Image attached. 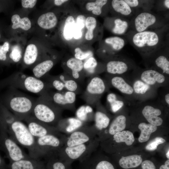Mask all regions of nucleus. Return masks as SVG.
Wrapping results in <instances>:
<instances>
[{
	"label": "nucleus",
	"instance_id": "0eeeda50",
	"mask_svg": "<svg viewBox=\"0 0 169 169\" xmlns=\"http://www.w3.org/2000/svg\"><path fill=\"white\" fill-rule=\"evenodd\" d=\"M7 84L12 89H19L41 95L47 92L50 87L39 79L22 73L11 75L6 80Z\"/></svg>",
	"mask_w": 169,
	"mask_h": 169
},
{
	"label": "nucleus",
	"instance_id": "680f3d73",
	"mask_svg": "<svg viewBox=\"0 0 169 169\" xmlns=\"http://www.w3.org/2000/svg\"><path fill=\"white\" fill-rule=\"evenodd\" d=\"M0 37H1V35H0Z\"/></svg>",
	"mask_w": 169,
	"mask_h": 169
},
{
	"label": "nucleus",
	"instance_id": "8fccbe9b",
	"mask_svg": "<svg viewBox=\"0 0 169 169\" xmlns=\"http://www.w3.org/2000/svg\"><path fill=\"white\" fill-rule=\"evenodd\" d=\"M86 17L84 15L80 14L75 18L76 25L79 28L83 31L85 29V23Z\"/></svg>",
	"mask_w": 169,
	"mask_h": 169
},
{
	"label": "nucleus",
	"instance_id": "3c124183",
	"mask_svg": "<svg viewBox=\"0 0 169 169\" xmlns=\"http://www.w3.org/2000/svg\"><path fill=\"white\" fill-rule=\"evenodd\" d=\"M9 44L5 42L3 45H0V60L5 61L7 59V53L9 51Z\"/></svg>",
	"mask_w": 169,
	"mask_h": 169
},
{
	"label": "nucleus",
	"instance_id": "4be33fe9",
	"mask_svg": "<svg viewBox=\"0 0 169 169\" xmlns=\"http://www.w3.org/2000/svg\"><path fill=\"white\" fill-rule=\"evenodd\" d=\"M109 11L112 13L113 16L129 20H131L136 14V11L131 8L124 0L110 1Z\"/></svg>",
	"mask_w": 169,
	"mask_h": 169
},
{
	"label": "nucleus",
	"instance_id": "9b49d317",
	"mask_svg": "<svg viewBox=\"0 0 169 169\" xmlns=\"http://www.w3.org/2000/svg\"><path fill=\"white\" fill-rule=\"evenodd\" d=\"M137 66L132 59L117 54L109 56L105 68L106 72L109 74L125 75L130 71H133Z\"/></svg>",
	"mask_w": 169,
	"mask_h": 169
},
{
	"label": "nucleus",
	"instance_id": "f257e3e1",
	"mask_svg": "<svg viewBox=\"0 0 169 169\" xmlns=\"http://www.w3.org/2000/svg\"><path fill=\"white\" fill-rule=\"evenodd\" d=\"M168 25L140 32L129 30L124 35L144 59L168 44Z\"/></svg>",
	"mask_w": 169,
	"mask_h": 169
},
{
	"label": "nucleus",
	"instance_id": "c9c22d12",
	"mask_svg": "<svg viewBox=\"0 0 169 169\" xmlns=\"http://www.w3.org/2000/svg\"><path fill=\"white\" fill-rule=\"evenodd\" d=\"M18 120L5 106H0V125L7 130L14 121Z\"/></svg>",
	"mask_w": 169,
	"mask_h": 169
},
{
	"label": "nucleus",
	"instance_id": "bb28decb",
	"mask_svg": "<svg viewBox=\"0 0 169 169\" xmlns=\"http://www.w3.org/2000/svg\"><path fill=\"white\" fill-rule=\"evenodd\" d=\"M110 1L96 0L87 2L84 5L86 11L95 16L105 15L109 11Z\"/></svg>",
	"mask_w": 169,
	"mask_h": 169
},
{
	"label": "nucleus",
	"instance_id": "39448f33",
	"mask_svg": "<svg viewBox=\"0 0 169 169\" xmlns=\"http://www.w3.org/2000/svg\"><path fill=\"white\" fill-rule=\"evenodd\" d=\"M5 106L20 120L31 115L36 100L13 89Z\"/></svg>",
	"mask_w": 169,
	"mask_h": 169
},
{
	"label": "nucleus",
	"instance_id": "09e8293b",
	"mask_svg": "<svg viewBox=\"0 0 169 169\" xmlns=\"http://www.w3.org/2000/svg\"><path fill=\"white\" fill-rule=\"evenodd\" d=\"M165 140L163 138L157 137L150 141L146 146V149L148 151H153L156 150L158 146L165 142Z\"/></svg>",
	"mask_w": 169,
	"mask_h": 169
},
{
	"label": "nucleus",
	"instance_id": "a18cd8bd",
	"mask_svg": "<svg viewBox=\"0 0 169 169\" xmlns=\"http://www.w3.org/2000/svg\"><path fill=\"white\" fill-rule=\"evenodd\" d=\"M98 64L96 59L92 56L85 60L84 62L83 69L89 73H93L95 71Z\"/></svg>",
	"mask_w": 169,
	"mask_h": 169
},
{
	"label": "nucleus",
	"instance_id": "dca6fc26",
	"mask_svg": "<svg viewBox=\"0 0 169 169\" xmlns=\"http://www.w3.org/2000/svg\"><path fill=\"white\" fill-rule=\"evenodd\" d=\"M130 82L136 100L141 102L152 99L157 95V89L144 83L141 80L131 77Z\"/></svg>",
	"mask_w": 169,
	"mask_h": 169
},
{
	"label": "nucleus",
	"instance_id": "a19ab883",
	"mask_svg": "<svg viewBox=\"0 0 169 169\" xmlns=\"http://www.w3.org/2000/svg\"><path fill=\"white\" fill-rule=\"evenodd\" d=\"M107 102L110 104L112 111L114 113L118 111L124 105V102L118 98L114 93H110L107 96Z\"/></svg>",
	"mask_w": 169,
	"mask_h": 169
},
{
	"label": "nucleus",
	"instance_id": "49530a36",
	"mask_svg": "<svg viewBox=\"0 0 169 169\" xmlns=\"http://www.w3.org/2000/svg\"><path fill=\"white\" fill-rule=\"evenodd\" d=\"M46 82L50 88L53 87L58 91H62L65 88L64 84L57 76L49 77L48 79V82Z\"/></svg>",
	"mask_w": 169,
	"mask_h": 169
},
{
	"label": "nucleus",
	"instance_id": "13d9d810",
	"mask_svg": "<svg viewBox=\"0 0 169 169\" xmlns=\"http://www.w3.org/2000/svg\"><path fill=\"white\" fill-rule=\"evenodd\" d=\"M164 102L168 106L169 105V91H167L164 95Z\"/></svg>",
	"mask_w": 169,
	"mask_h": 169
},
{
	"label": "nucleus",
	"instance_id": "6e6552de",
	"mask_svg": "<svg viewBox=\"0 0 169 169\" xmlns=\"http://www.w3.org/2000/svg\"><path fill=\"white\" fill-rule=\"evenodd\" d=\"M67 135L49 134L36 139L37 148L42 157L45 159L51 156H57L58 151L64 145Z\"/></svg>",
	"mask_w": 169,
	"mask_h": 169
},
{
	"label": "nucleus",
	"instance_id": "c756f323",
	"mask_svg": "<svg viewBox=\"0 0 169 169\" xmlns=\"http://www.w3.org/2000/svg\"><path fill=\"white\" fill-rule=\"evenodd\" d=\"M54 64V61L51 59H46L38 63L32 69L34 76L39 79L44 77Z\"/></svg>",
	"mask_w": 169,
	"mask_h": 169
},
{
	"label": "nucleus",
	"instance_id": "423d86ee",
	"mask_svg": "<svg viewBox=\"0 0 169 169\" xmlns=\"http://www.w3.org/2000/svg\"><path fill=\"white\" fill-rule=\"evenodd\" d=\"M100 142L99 138L97 137L88 143L72 147L64 146L58 151L57 156L71 165L76 161L81 162L97 150Z\"/></svg>",
	"mask_w": 169,
	"mask_h": 169
},
{
	"label": "nucleus",
	"instance_id": "a878e982",
	"mask_svg": "<svg viewBox=\"0 0 169 169\" xmlns=\"http://www.w3.org/2000/svg\"><path fill=\"white\" fill-rule=\"evenodd\" d=\"M84 125V122L77 118L71 117L61 119L55 127L59 132L67 135Z\"/></svg>",
	"mask_w": 169,
	"mask_h": 169
},
{
	"label": "nucleus",
	"instance_id": "aec40b11",
	"mask_svg": "<svg viewBox=\"0 0 169 169\" xmlns=\"http://www.w3.org/2000/svg\"><path fill=\"white\" fill-rule=\"evenodd\" d=\"M47 94L52 101L62 109H72L76 100L75 92L67 91H57Z\"/></svg>",
	"mask_w": 169,
	"mask_h": 169
},
{
	"label": "nucleus",
	"instance_id": "6ab92c4d",
	"mask_svg": "<svg viewBox=\"0 0 169 169\" xmlns=\"http://www.w3.org/2000/svg\"><path fill=\"white\" fill-rule=\"evenodd\" d=\"M104 25L114 34L124 35L129 30L130 20L115 16L107 17L104 20Z\"/></svg>",
	"mask_w": 169,
	"mask_h": 169
},
{
	"label": "nucleus",
	"instance_id": "4d7b16f0",
	"mask_svg": "<svg viewBox=\"0 0 169 169\" xmlns=\"http://www.w3.org/2000/svg\"><path fill=\"white\" fill-rule=\"evenodd\" d=\"M69 1L67 0H55L54 1V3L56 6H60Z\"/></svg>",
	"mask_w": 169,
	"mask_h": 169
},
{
	"label": "nucleus",
	"instance_id": "393cba45",
	"mask_svg": "<svg viewBox=\"0 0 169 169\" xmlns=\"http://www.w3.org/2000/svg\"><path fill=\"white\" fill-rule=\"evenodd\" d=\"M8 169H46V164L40 159L32 158L9 162Z\"/></svg>",
	"mask_w": 169,
	"mask_h": 169
},
{
	"label": "nucleus",
	"instance_id": "603ef678",
	"mask_svg": "<svg viewBox=\"0 0 169 169\" xmlns=\"http://www.w3.org/2000/svg\"><path fill=\"white\" fill-rule=\"evenodd\" d=\"M158 3H156V6L158 7H156L157 10L159 11H168L169 9V0H164L162 1H160L158 2Z\"/></svg>",
	"mask_w": 169,
	"mask_h": 169
},
{
	"label": "nucleus",
	"instance_id": "5fc2aeb1",
	"mask_svg": "<svg viewBox=\"0 0 169 169\" xmlns=\"http://www.w3.org/2000/svg\"><path fill=\"white\" fill-rule=\"evenodd\" d=\"M142 169H156L155 165L150 160H145L141 163Z\"/></svg>",
	"mask_w": 169,
	"mask_h": 169
},
{
	"label": "nucleus",
	"instance_id": "58836bf2",
	"mask_svg": "<svg viewBox=\"0 0 169 169\" xmlns=\"http://www.w3.org/2000/svg\"><path fill=\"white\" fill-rule=\"evenodd\" d=\"M46 169H72L71 165L53 156L45 159Z\"/></svg>",
	"mask_w": 169,
	"mask_h": 169
},
{
	"label": "nucleus",
	"instance_id": "79ce46f5",
	"mask_svg": "<svg viewBox=\"0 0 169 169\" xmlns=\"http://www.w3.org/2000/svg\"><path fill=\"white\" fill-rule=\"evenodd\" d=\"M91 114V109L88 106L83 105L77 110L76 114V118L84 123L88 120Z\"/></svg>",
	"mask_w": 169,
	"mask_h": 169
},
{
	"label": "nucleus",
	"instance_id": "5701e85b",
	"mask_svg": "<svg viewBox=\"0 0 169 169\" xmlns=\"http://www.w3.org/2000/svg\"><path fill=\"white\" fill-rule=\"evenodd\" d=\"M106 89V84L102 79L98 76L93 77L88 84L86 88V95L90 99L89 103L91 101H93L97 100Z\"/></svg>",
	"mask_w": 169,
	"mask_h": 169
},
{
	"label": "nucleus",
	"instance_id": "37998d69",
	"mask_svg": "<svg viewBox=\"0 0 169 169\" xmlns=\"http://www.w3.org/2000/svg\"><path fill=\"white\" fill-rule=\"evenodd\" d=\"M74 57L79 60L83 61L93 56V53L90 49L84 50L79 47H76L74 50Z\"/></svg>",
	"mask_w": 169,
	"mask_h": 169
},
{
	"label": "nucleus",
	"instance_id": "9d476101",
	"mask_svg": "<svg viewBox=\"0 0 169 169\" xmlns=\"http://www.w3.org/2000/svg\"><path fill=\"white\" fill-rule=\"evenodd\" d=\"M131 77L139 79L156 89L167 87L169 84V76L151 68L142 69L137 66L132 71Z\"/></svg>",
	"mask_w": 169,
	"mask_h": 169
},
{
	"label": "nucleus",
	"instance_id": "473e14b6",
	"mask_svg": "<svg viewBox=\"0 0 169 169\" xmlns=\"http://www.w3.org/2000/svg\"><path fill=\"white\" fill-rule=\"evenodd\" d=\"M83 64V61L77 59L74 57L70 58L67 60L66 66L71 72V75L73 79H79V73L84 69Z\"/></svg>",
	"mask_w": 169,
	"mask_h": 169
},
{
	"label": "nucleus",
	"instance_id": "412c9836",
	"mask_svg": "<svg viewBox=\"0 0 169 169\" xmlns=\"http://www.w3.org/2000/svg\"><path fill=\"white\" fill-rule=\"evenodd\" d=\"M85 32L84 37L87 41H92L96 39L100 40L103 33V27L93 17H86L85 23Z\"/></svg>",
	"mask_w": 169,
	"mask_h": 169
},
{
	"label": "nucleus",
	"instance_id": "4468645a",
	"mask_svg": "<svg viewBox=\"0 0 169 169\" xmlns=\"http://www.w3.org/2000/svg\"><path fill=\"white\" fill-rule=\"evenodd\" d=\"M158 102L148 100L139 102L142 106L141 113L144 118L149 123L157 126L161 125L163 121V119L160 116L162 111L158 108L161 102V101L157 107Z\"/></svg>",
	"mask_w": 169,
	"mask_h": 169
},
{
	"label": "nucleus",
	"instance_id": "7ed1b4c3",
	"mask_svg": "<svg viewBox=\"0 0 169 169\" xmlns=\"http://www.w3.org/2000/svg\"><path fill=\"white\" fill-rule=\"evenodd\" d=\"M168 21L164 14L151 10L140 11L130 20L129 30L140 32L159 29L168 25Z\"/></svg>",
	"mask_w": 169,
	"mask_h": 169
},
{
	"label": "nucleus",
	"instance_id": "f704fd0d",
	"mask_svg": "<svg viewBox=\"0 0 169 169\" xmlns=\"http://www.w3.org/2000/svg\"><path fill=\"white\" fill-rule=\"evenodd\" d=\"M142 162V159L140 156L133 155L122 157L119 161V164L123 168L127 169L137 167Z\"/></svg>",
	"mask_w": 169,
	"mask_h": 169
},
{
	"label": "nucleus",
	"instance_id": "20e7f679",
	"mask_svg": "<svg viewBox=\"0 0 169 169\" xmlns=\"http://www.w3.org/2000/svg\"><path fill=\"white\" fill-rule=\"evenodd\" d=\"M6 130L17 144L27 149L30 157L38 159L42 158L37 148L36 139L31 133L27 125L21 120H15Z\"/></svg>",
	"mask_w": 169,
	"mask_h": 169
},
{
	"label": "nucleus",
	"instance_id": "1a4fd4ad",
	"mask_svg": "<svg viewBox=\"0 0 169 169\" xmlns=\"http://www.w3.org/2000/svg\"><path fill=\"white\" fill-rule=\"evenodd\" d=\"M0 149L3 151L9 162L31 158L24 152L16 142L0 125Z\"/></svg>",
	"mask_w": 169,
	"mask_h": 169
},
{
	"label": "nucleus",
	"instance_id": "de8ad7c7",
	"mask_svg": "<svg viewBox=\"0 0 169 169\" xmlns=\"http://www.w3.org/2000/svg\"><path fill=\"white\" fill-rule=\"evenodd\" d=\"M10 58L14 62H19L22 57V51L18 45L14 46L9 55Z\"/></svg>",
	"mask_w": 169,
	"mask_h": 169
},
{
	"label": "nucleus",
	"instance_id": "c03bdc74",
	"mask_svg": "<svg viewBox=\"0 0 169 169\" xmlns=\"http://www.w3.org/2000/svg\"><path fill=\"white\" fill-rule=\"evenodd\" d=\"M57 77L64 84L65 88L67 91L74 92L78 88V84L73 79H66L65 76L60 74Z\"/></svg>",
	"mask_w": 169,
	"mask_h": 169
},
{
	"label": "nucleus",
	"instance_id": "ea45409f",
	"mask_svg": "<svg viewBox=\"0 0 169 169\" xmlns=\"http://www.w3.org/2000/svg\"><path fill=\"white\" fill-rule=\"evenodd\" d=\"M11 20L13 23L12 28L13 29L20 28L23 30H28L31 28V22L27 17L21 18L18 15L15 14L12 16Z\"/></svg>",
	"mask_w": 169,
	"mask_h": 169
},
{
	"label": "nucleus",
	"instance_id": "a211bd4d",
	"mask_svg": "<svg viewBox=\"0 0 169 169\" xmlns=\"http://www.w3.org/2000/svg\"><path fill=\"white\" fill-rule=\"evenodd\" d=\"M96 150L79 162V169H115L112 163Z\"/></svg>",
	"mask_w": 169,
	"mask_h": 169
},
{
	"label": "nucleus",
	"instance_id": "e433bc0d",
	"mask_svg": "<svg viewBox=\"0 0 169 169\" xmlns=\"http://www.w3.org/2000/svg\"><path fill=\"white\" fill-rule=\"evenodd\" d=\"M138 128L141 132L138 138V141L141 143L147 141L150 138L151 135L157 129V126L149 123L144 122L140 123Z\"/></svg>",
	"mask_w": 169,
	"mask_h": 169
},
{
	"label": "nucleus",
	"instance_id": "4c0bfd02",
	"mask_svg": "<svg viewBox=\"0 0 169 169\" xmlns=\"http://www.w3.org/2000/svg\"><path fill=\"white\" fill-rule=\"evenodd\" d=\"M94 126L99 132L102 131L109 126L110 119L105 112L100 110L96 111L94 115Z\"/></svg>",
	"mask_w": 169,
	"mask_h": 169
},
{
	"label": "nucleus",
	"instance_id": "052dcab7",
	"mask_svg": "<svg viewBox=\"0 0 169 169\" xmlns=\"http://www.w3.org/2000/svg\"><path fill=\"white\" fill-rule=\"evenodd\" d=\"M166 156L167 158L169 159V150H168L166 154Z\"/></svg>",
	"mask_w": 169,
	"mask_h": 169
},
{
	"label": "nucleus",
	"instance_id": "cd10ccee",
	"mask_svg": "<svg viewBox=\"0 0 169 169\" xmlns=\"http://www.w3.org/2000/svg\"><path fill=\"white\" fill-rule=\"evenodd\" d=\"M62 31L63 37L67 42L74 40V38L77 27L75 23V18L72 15L67 16L65 19Z\"/></svg>",
	"mask_w": 169,
	"mask_h": 169
},
{
	"label": "nucleus",
	"instance_id": "7c9ffc66",
	"mask_svg": "<svg viewBox=\"0 0 169 169\" xmlns=\"http://www.w3.org/2000/svg\"><path fill=\"white\" fill-rule=\"evenodd\" d=\"M126 118L124 115H120L115 117L109 125L108 130L109 135L107 139L109 138L110 136L123 131L126 127Z\"/></svg>",
	"mask_w": 169,
	"mask_h": 169
},
{
	"label": "nucleus",
	"instance_id": "72a5a7b5",
	"mask_svg": "<svg viewBox=\"0 0 169 169\" xmlns=\"http://www.w3.org/2000/svg\"><path fill=\"white\" fill-rule=\"evenodd\" d=\"M38 57V52L36 46L33 44L28 45L23 58V64L26 66L33 65L36 62Z\"/></svg>",
	"mask_w": 169,
	"mask_h": 169
},
{
	"label": "nucleus",
	"instance_id": "864d4df0",
	"mask_svg": "<svg viewBox=\"0 0 169 169\" xmlns=\"http://www.w3.org/2000/svg\"><path fill=\"white\" fill-rule=\"evenodd\" d=\"M37 2L36 0H22V5L25 8H32L35 6Z\"/></svg>",
	"mask_w": 169,
	"mask_h": 169
},
{
	"label": "nucleus",
	"instance_id": "c85d7f7f",
	"mask_svg": "<svg viewBox=\"0 0 169 169\" xmlns=\"http://www.w3.org/2000/svg\"><path fill=\"white\" fill-rule=\"evenodd\" d=\"M58 18L54 13L49 12L40 15L38 18L37 23L42 28L49 29L54 28L58 23Z\"/></svg>",
	"mask_w": 169,
	"mask_h": 169
},
{
	"label": "nucleus",
	"instance_id": "b1692460",
	"mask_svg": "<svg viewBox=\"0 0 169 169\" xmlns=\"http://www.w3.org/2000/svg\"><path fill=\"white\" fill-rule=\"evenodd\" d=\"M126 40L118 36H111L105 38L102 42L101 47L109 56L117 54L124 48Z\"/></svg>",
	"mask_w": 169,
	"mask_h": 169
},
{
	"label": "nucleus",
	"instance_id": "f3484780",
	"mask_svg": "<svg viewBox=\"0 0 169 169\" xmlns=\"http://www.w3.org/2000/svg\"><path fill=\"white\" fill-rule=\"evenodd\" d=\"M110 75V82L113 87L124 95L129 102L136 100L132 85L126 76Z\"/></svg>",
	"mask_w": 169,
	"mask_h": 169
},
{
	"label": "nucleus",
	"instance_id": "2f4dec72",
	"mask_svg": "<svg viewBox=\"0 0 169 169\" xmlns=\"http://www.w3.org/2000/svg\"><path fill=\"white\" fill-rule=\"evenodd\" d=\"M112 136L111 137L104 141L116 143L124 142L126 145L130 146L133 143L135 140L133 134L129 131H123Z\"/></svg>",
	"mask_w": 169,
	"mask_h": 169
},
{
	"label": "nucleus",
	"instance_id": "bf43d9fd",
	"mask_svg": "<svg viewBox=\"0 0 169 169\" xmlns=\"http://www.w3.org/2000/svg\"><path fill=\"white\" fill-rule=\"evenodd\" d=\"M159 169H169V160H167L164 165H161Z\"/></svg>",
	"mask_w": 169,
	"mask_h": 169
},
{
	"label": "nucleus",
	"instance_id": "f03ea898",
	"mask_svg": "<svg viewBox=\"0 0 169 169\" xmlns=\"http://www.w3.org/2000/svg\"><path fill=\"white\" fill-rule=\"evenodd\" d=\"M47 92L36 100L31 115L43 123L55 127L62 119L63 109L52 101Z\"/></svg>",
	"mask_w": 169,
	"mask_h": 169
},
{
	"label": "nucleus",
	"instance_id": "6e6d98bb",
	"mask_svg": "<svg viewBox=\"0 0 169 169\" xmlns=\"http://www.w3.org/2000/svg\"><path fill=\"white\" fill-rule=\"evenodd\" d=\"M0 169H7L6 165L4 160L0 154Z\"/></svg>",
	"mask_w": 169,
	"mask_h": 169
},
{
	"label": "nucleus",
	"instance_id": "f8f14e48",
	"mask_svg": "<svg viewBox=\"0 0 169 169\" xmlns=\"http://www.w3.org/2000/svg\"><path fill=\"white\" fill-rule=\"evenodd\" d=\"M143 60L146 68L152 69L169 76L168 44Z\"/></svg>",
	"mask_w": 169,
	"mask_h": 169
},
{
	"label": "nucleus",
	"instance_id": "2eb2a0df",
	"mask_svg": "<svg viewBox=\"0 0 169 169\" xmlns=\"http://www.w3.org/2000/svg\"><path fill=\"white\" fill-rule=\"evenodd\" d=\"M24 120L27 123V126L32 135L36 139L49 134H59L61 133L56 127L43 123L30 115Z\"/></svg>",
	"mask_w": 169,
	"mask_h": 169
},
{
	"label": "nucleus",
	"instance_id": "ddd939ff",
	"mask_svg": "<svg viewBox=\"0 0 169 169\" xmlns=\"http://www.w3.org/2000/svg\"><path fill=\"white\" fill-rule=\"evenodd\" d=\"M98 132L94 125H84L68 135L64 146L72 147L91 142L97 137Z\"/></svg>",
	"mask_w": 169,
	"mask_h": 169
}]
</instances>
